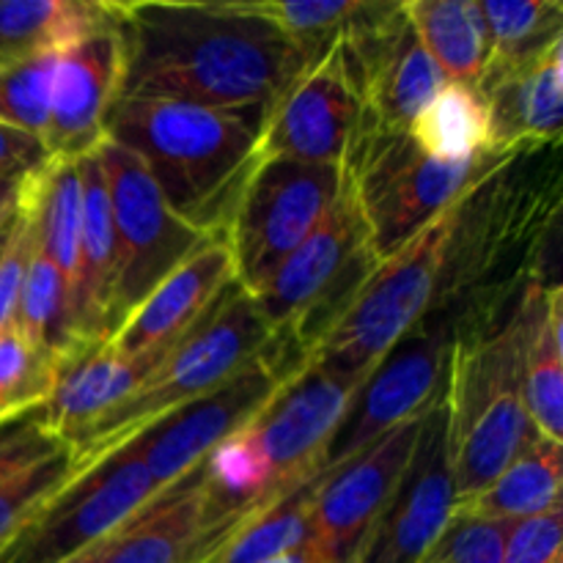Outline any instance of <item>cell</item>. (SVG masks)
Returning a JSON list of instances; mask_svg holds the SVG:
<instances>
[{"label": "cell", "mask_w": 563, "mask_h": 563, "mask_svg": "<svg viewBox=\"0 0 563 563\" xmlns=\"http://www.w3.org/2000/svg\"><path fill=\"white\" fill-rule=\"evenodd\" d=\"M449 234L451 209L418 231L394 256L383 258L311 346L306 361L341 377L366 379L438 306Z\"/></svg>", "instance_id": "obj_6"}, {"label": "cell", "mask_w": 563, "mask_h": 563, "mask_svg": "<svg viewBox=\"0 0 563 563\" xmlns=\"http://www.w3.org/2000/svg\"><path fill=\"white\" fill-rule=\"evenodd\" d=\"M159 487L146 467L115 445L86 465L16 537L0 548V563H64L126 526Z\"/></svg>", "instance_id": "obj_10"}, {"label": "cell", "mask_w": 563, "mask_h": 563, "mask_svg": "<svg viewBox=\"0 0 563 563\" xmlns=\"http://www.w3.org/2000/svg\"><path fill=\"white\" fill-rule=\"evenodd\" d=\"M115 533H119V531H115ZM115 533H113V537H115ZM113 537H110V539H113ZM110 539H104V542H99V544H93V548L82 550L80 555H75V559H69L64 563H104V561H108Z\"/></svg>", "instance_id": "obj_38"}, {"label": "cell", "mask_w": 563, "mask_h": 563, "mask_svg": "<svg viewBox=\"0 0 563 563\" xmlns=\"http://www.w3.org/2000/svg\"><path fill=\"white\" fill-rule=\"evenodd\" d=\"M262 119L159 97H119L104 137L135 154L165 203L203 234L225 231L256 165Z\"/></svg>", "instance_id": "obj_2"}, {"label": "cell", "mask_w": 563, "mask_h": 563, "mask_svg": "<svg viewBox=\"0 0 563 563\" xmlns=\"http://www.w3.org/2000/svg\"><path fill=\"white\" fill-rule=\"evenodd\" d=\"M377 264L372 231L346 170V185L328 218L280 262L253 300L275 339L308 357Z\"/></svg>", "instance_id": "obj_7"}, {"label": "cell", "mask_w": 563, "mask_h": 563, "mask_svg": "<svg viewBox=\"0 0 563 563\" xmlns=\"http://www.w3.org/2000/svg\"><path fill=\"white\" fill-rule=\"evenodd\" d=\"M113 14L93 0H0V69L60 53Z\"/></svg>", "instance_id": "obj_23"}, {"label": "cell", "mask_w": 563, "mask_h": 563, "mask_svg": "<svg viewBox=\"0 0 563 563\" xmlns=\"http://www.w3.org/2000/svg\"><path fill=\"white\" fill-rule=\"evenodd\" d=\"M322 473L297 484L231 528L203 563H267L311 539V504Z\"/></svg>", "instance_id": "obj_26"}, {"label": "cell", "mask_w": 563, "mask_h": 563, "mask_svg": "<svg viewBox=\"0 0 563 563\" xmlns=\"http://www.w3.org/2000/svg\"><path fill=\"white\" fill-rule=\"evenodd\" d=\"M489 108L493 146L509 152H539L559 146L563 115V38L515 69L493 71L478 80Z\"/></svg>", "instance_id": "obj_19"}, {"label": "cell", "mask_w": 563, "mask_h": 563, "mask_svg": "<svg viewBox=\"0 0 563 563\" xmlns=\"http://www.w3.org/2000/svg\"><path fill=\"white\" fill-rule=\"evenodd\" d=\"M344 185V165L256 159L223 231L236 286L258 295L280 262L328 218Z\"/></svg>", "instance_id": "obj_8"}, {"label": "cell", "mask_w": 563, "mask_h": 563, "mask_svg": "<svg viewBox=\"0 0 563 563\" xmlns=\"http://www.w3.org/2000/svg\"><path fill=\"white\" fill-rule=\"evenodd\" d=\"M55 60H58V53L0 69V124L16 126L44 141L49 99H53Z\"/></svg>", "instance_id": "obj_32"}, {"label": "cell", "mask_w": 563, "mask_h": 563, "mask_svg": "<svg viewBox=\"0 0 563 563\" xmlns=\"http://www.w3.org/2000/svg\"><path fill=\"white\" fill-rule=\"evenodd\" d=\"M218 548L196 471L148 500L113 539L104 563H203Z\"/></svg>", "instance_id": "obj_20"}, {"label": "cell", "mask_w": 563, "mask_h": 563, "mask_svg": "<svg viewBox=\"0 0 563 563\" xmlns=\"http://www.w3.org/2000/svg\"><path fill=\"white\" fill-rule=\"evenodd\" d=\"M561 506V443L533 438L522 454L456 509L493 522H520Z\"/></svg>", "instance_id": "obj_25"}, {"label": "cell", "mask_w": 563, "mask_h": 563, "mask_svg": "<svg viewBox=\"0 0 563 563\" xmlns=\"http://www.w3.org/2000/svg\"><path fill=\"white\" fill-rule=\"evenodd\" d=\"M561 533V506L548 515L511 522L500 563H563Z\"/></svg>", "instance_id": "obj_34"}, {"label": "cell", "mask_w": 563, "mask_h": 563, "mask_svg": "<svg viewBox=\"0 0 563 563\" xmlns=\"http://www.w3.org/2000/svg\"><path fill=\"white\" fill-rule=\"evenodd\" d=\"M49 163L53 157L42 137L0 124V179L3 176H33L47 168Z\"/></svg>", "instance_id": "obj_35"}, {"label": "cell", "mask_w": 563, "mask_h": 563, "mask_svg": "<svg viewBox=\"0 0 563 563\" xmlns=\"http://www.w3.org/2000/svg\"><path fill=\"white\" fill-rule=\"evenodd\" d=\"M449 454L456 506L487 489L537 434L522 405V324L515 308L460 319L445 374Z\"/></svg>", "instance_id": "obj_3"}, {"label": "cell", "mask_w": 563, "mask_h": 563, "mask_svg": "<svg viewBox=\"0 0 563 563\" xmlns=\"http://www.w3.org/2000/svg\"><path fill=\"white\" fill-rule=\"evenodd\" d=\"M456 511L445 390L427 410L410 465L352 563H421Z\"/></svg>", "instance_id": "obj_16"}, {"label": "cell", "mask_w": 563, "mask_h": 563, "mask_svg": "<svg viewBox=\"0 0 563 563\" xmlns=\"http://www.w3.org/2000/svg\"><path fill=\"white\" fill-rule=\"evenodd\" d=\"M82 460L75 445L14 473L0 482V548L22 531L60 489L75 482L82 471Z\"/></svg>", "instance_id": "obj_29"}, {"label": "cell", "mask_w": 563, "mask_h": 563, "mask_svg": "<svg viewBox=\"0 0 563 563\" xmlns=\"http://www.w3.org/2000/svg\"><path fill=\"white\" fill-rule=\"evenodd\" d=\"M363 379L302 363L242 432L269 473V504L324 471V451Z\"/></svg>", "instance_id": "obj_14"}, {"label": "cell", "mask_w": 563, "mask_h": 563, "mask_svg": "<svg viewBox=\"0 0 563 563\" xmlns=\"http://www.w3.org/2000/svg\"><path fill=\"white\" fill-rule=\"evenodd\" d=\"M454 333L456 319L449 311H432L368 372L324 451V467L421 418L443 396Z\"/></svg>", "instance_id": "obj_12"}, {"label": "cell", "mask_w": 563, "mask_h": 563, "mask_svg": "<svg viewBox=\"0 0 563 563\" xmlns=\"http://www.w3.org/2000/svg\"><path fill=\"white\" fill-rule=\"evenodd\" d=\"M405 14L449 82L478 86L489 38L478 0H407Z\"/></svg>", "instance_id": "obj_24"}, {"label": "cell", "mask_w": 563, "mask_h": 563, "mask_svg": "<svg viewBox=\"0 0 563 563\" xmlns=\"http://www.w3.org/2000/svg\"><path fill=\"white\" fill-rule=\"evenodd\" d=\"M58 361L27 344L16 328L0 330V427L36 410L53 394Z\"/></svg>", "instance_id": "obj_30"}, {"label": "cell", "mask_w": 563, "mask_h": 563, "mask_svg": "<svg viewBox=\"0 0 563 563\" xmlns=\"http://www.w3.org/2000/svg\"><path fill=\"white\" fill-rule=\"evenodd\" d=\"M251 5L253 11L275 22L300 47L308 66L344 33V27L361 11V0H297V3H284V0L256 3L251 0Z\"/></svg>", "instance_id": "obj_31"}, {"label": "cell", "mask_w": 563, "mask_h": 563, "mask_svg": "<svg viewBox=\"0 0 563 563\" xmlns=\"http://www.w3.org/2000/svg\"><path fill=\"white\" fill-rule=\"evenodd\" d=\"M489 38L484 75L528 64L563 38V5L555 0H478Z\"/></svg>", "instance_id": "obj_28"}, {"label": "cell", "mask_w": 563, "mask_h": 563, "mask_svg": "<svg viewBox=\"0 0 563 563\" xmlns=\"http://www.w3.org/2000/svg\"><path fill=\"white\" fill-rule=\"evenodd\" d=\"M115 11V3H113ZM124 47L119 16L60 49L55 60L44 146L60 163H77L102 143L104 121L121 97Z\"/></svg>", "instance_id": "obj_17"}, {"label": "cell", "mask_w": 563, "mask_h": 563, "mask_svg": "<svg viewBox=\"0 0 563 563\" xmlns=\"http://www.w3.org/2000/svg\"><path fill=\"white\" fill-rule=\"evenodd\" d=\"M33 176H3V179H0V236L9 231L11 220L20 212Z\"/></svg>", "instance_id": "obj_36"}, {"label": "cell", "mask_w": 563, "mask_h": 563, "mask_svg": "<svg viewBox=\"0 0 563 563\" xmlns=\"http://www.w3.org/2000/svg\"><path fill=\"white\" fill-rule=\"evenodd\" d=\"M423 416L401 423L350 460L322 471L311 504L308 542L328 563L355 561L410 465Z\"/></svg>", "instance_id": "obj_15"}, {"label": "cell", "mask_w": 563, "mask_h": 563, "mask_svg": "<svg viewBox=\"0 0 563 563\" xmlns=\"http://www.w3.org/2000/svg\"><path fill=\"white\" fill-rule=\"evenodd\" d=\"M302 363L306 357L300 350L273 339V344L234 377L157 418L121 445L130 449L163 493L190 476L220 443L242 432Z\"/></svg>", "instance_id": "obj_9"}, {"label": "cell", "mask_w": 563, "mask_h": 563, "mask_svg": "<svg viewBox=\"0 0 563 563\" xmlns=\"http://www.w3.org/2000/svg\"><path fill=\"white\" fill-rule=\"evenodd\" d=\"M273 339L256 300L236 284L225 286L190 333L170 346L146 383L71 440L82 465H91L157 418L223 385L256 361Z\"/></svg>", "instance_id": "obj_5"}, {"label": "cell", "mask_w": 563, "mask_h": 563, "mask_svg": "<svg viewBox=\"0 0 563 563\" xmlns=\"http://www.w3.org/2000/svg\"><path fill=\"white\" fill-rule=\"evenodd\" d=\"M121 97H159L264 115L308 66L306 55L251 0L115 3Z\"/></svg>", "instance_id": "obj_1"}, {"label": "cell", "mask_w": 563, "mask_h": 563, "mask_svg": "<svg viewBox=\"0 0 563 563\" xmlns=\"http://www.w3.org/2000/svg\"><path fill=\"white\" fill-rule=\"evenodd\" d=\"M108 179L115 231L113 333L126 313L179 267L209 234L192 229L165 203L163 192L132 152L102 137L97 146Z\"/></svg>", "instance_id": "obj_11"}, {"label": "cell", "mask_w": 563, "mask_h": 563, "mask_svg": "<svg viewBox=\"0 0 563 563\" xmlns=\"http://www.w3.org/2000/svg\"><path fill=\"white\" fill-rule=\"evenodd\" d=\"M522 324V405L544 440H563V289L528 284L517 302Z\"/></svg>", "instance_id": "obj_22"}, {"label": "cell", "mask_w": 563, "mask_h": 563, "mask_svg": "<svg viewBox=\"0 0 563 563\" xmlns=\"http://www.w3.org/2000/svg\"><path fill=\"white\" fill-rule=\"evenodd\" d=\"M509 528L511 522L482 520L456 509L421 563H500Z\"/></svg>", "instance_id": "obj_33"}, {"label": "cell", "mask_w": 563, "mask_h": 563, "mask_svg": "<svg viewBox=\"0 0 563 563\" xmlns=\"http://www.w3.org/2000/svg\"><path fill=\"white\" fill-rule=\"evenodd\" d=\"M520 154L528 152L493 146L467 159H434L418 152L407 132L379 126L366 115L344 168L350 170L379 262L394 256L418 231L443 218L473 187Z\"/></svg>", "instance_id": "obj_4"}, {"label": "cell", "mask_w": 563, "mask_h": 563, "mask_svg": "<svg viewBox=\"0 0 563 563\" xmlns=\"http://www.w3.org/2000/svg\"><path fill=\"white\" fill-rule=\"evenodd\" d=\"M407 135L434 159H467L493 148L489 108L476 86L445 82L443 91L421 110Z\"/></svg>", "instance_id": "obj_27"}, {"label": "cell", "mask_w": 563, "mask_h": 563, "mask_svg": "<svg viewBox=\"0 0 563 563\" xmlns=\"http://www.w3.org/2000/svg\"><path fill=\"white\" fill-rule=\"evenodd\" d=\"M366 104L335 38L284 91L262 121L256 159H295L311 165H346Z\"/></svg>", "instance_id": "obj_13"}, {"label": "cell", "mask_w": 563, "mask_h": 563, "mask_svg": "<svg viewBox=\"0 0 563 563\" xmlns=\"http://www.w3.org/2000/svg\"><path fill=\"white\" fill-rule=\"evenodd\" d=\"M267 563H328V561H324L322 555L311 548V542H308V544H302V548L291 550V553H286V555H278V559H273Z\"/></svg>", "instance_id": "obj_37"}, {"label": "cell", "mask_w": 563, "mask_h": 563, "mask_svg": "<svg viewBox=\"0 0 563 563\" xmlns=\"http://www.w3.org/2000/svg\"><path fill=\"white\" fill-rule=\"evenodd\" d=\"M3 240H5V234H3V236H0V247H3Z\"/></svg>", "instance_id": "obj_39"}, {"label": "cell", "mask_w": 563, "mask_h": 563, "mask_svg": "<svg viewBox=\"0 0 563 563\" xmlns=\"http://www.w3.org/2000/svg\"><path fill=\"white\" fill-rule=\"evenodd\" d=\"M163 357H121L108 344L82 346L58 363L53 394L42 405L44 421L58 438L71 443L135 394Z\"/></svg>", "instance_id": "obj_21"}, {"label": "cell", "mask_w": 563, "mask_h": 563, "mask_svg": "<svg viewBox=\"0 0 563 563\" xmlns=\"http://www.w3.org/2000/svg\"><path fill=\"white\" fill-rule=\"evenodd\" d=\"M231 284V247L223 231H214L126 313L104 344L121 357L168 355Z\"/></svg>", "instance_id": "obj_18"}]
</instances>
